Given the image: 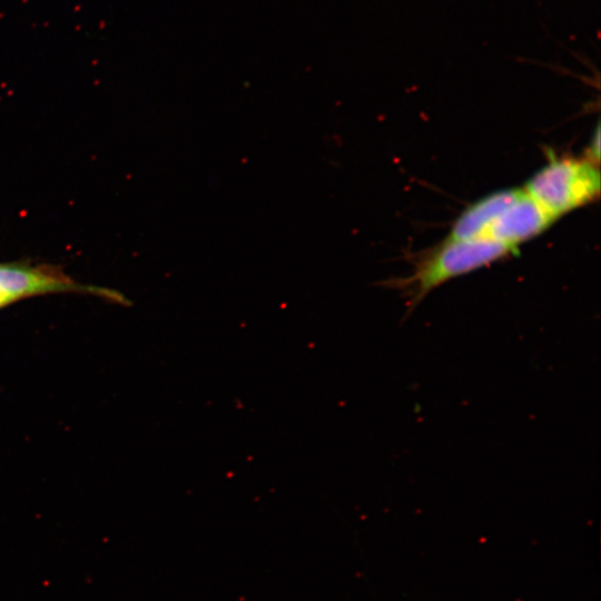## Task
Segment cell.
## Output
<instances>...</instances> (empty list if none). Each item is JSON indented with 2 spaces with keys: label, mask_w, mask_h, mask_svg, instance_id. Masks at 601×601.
Here are the masks:
<instances>
[{
  "label": "cell",
  "mask_w": 601,
  "mask_h": 601,
  "mask_svg": "<svg viewBox=\"0 0 601 601\" xmlns=\"http://www.w3.org/2000/svg\"><path fill=\"white\" fill-rule=\"evenodd\" d=\"M514 252L515 248L490 239L445 240L443 245L420 257L407 276L384 284L398 290L405 298L408 315L436 287Z\"/></svg>",
  "instance_id": "1"
},
{
  "label": "cell",
  "mask_w": 601,
  "mask_h": 601,
  "mask_svg": "<svg viewBox=\"0 0 601 601\" xmlns=\"http://www.w3.org/2000/svg\"><path fill=\"white\" fill-rule=\"evenodd\" d=\"M600 171L592 159L554 158L524 190L554 219L593 200L600 191Z\"/></svg>",
  "instance_id": "2"
},
{
  "label": "cell",
  "mask_w": 601,
  "mask_h": 601,
  "mask_svg": "<svg viewBox=\"0 0 601 601\" xmlns=\"http://www.w3.org/2000/svg\"><path fill=\"white\" fill-rule=\"evenodd\" d=\"M90 294L124 303L118 292L83 285L58 267L28 263H0V309L24 298L47 294Z\"/></svg>",
  "instance_id": "3"
},
{
  "label": "cell",
  "mask_w": 601,
  "mask_h": 601,
  "mask_svg": "<svg viewBox=\"0 0 601 601\" xmlns=\"http://www.w3.org/2000/svg\"><path fill=\"white\" fill-rule=\"evenodd\" d=\"M555 219L524 189L487 227L481 239H490L516 249V246L545 230Z\"/></svg>",
  "instance_id": "4"
},
{
  "label": "cell",
  "mask_w": 601,
  "mask_h": 601,
  "mask_svg": "<svg viewBox=\"0 0 601 601\" xmlns=\"http://www.w3.org/2000/svg\"><path fill=\"white\" fill-rule=\"evenodd\" d=\"M520 193L521 189L501 190L475 201L455 220L446 240L481 239L487 227L516 199Z\"/></svg>",
  "instance_id": "5"
}]
</instances>
